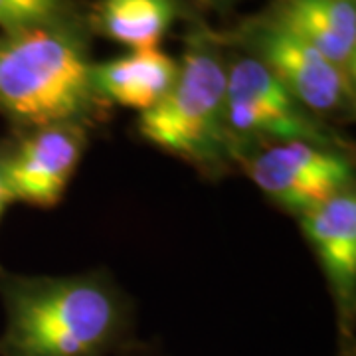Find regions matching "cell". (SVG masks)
<instances>
[{
  "label": "cell",
  "mask_w": 356,
  "mask_h": 356,
  "mask_svg": "<svg viewBox=\"0 0 356 356\" xmlns=\"http://www.w3.org/2000/svg\"><path fill=\"white\" fill-rule=\"evenodd\" d=\"M331 289L343 337H353L356 309V192L355 186L299 216Z\"/></svg>",
  "instance_id": "8"
},
{
  "label": "cell",
  "mask_w": 356,
  "mask_h": 356,
  "mask_svg": "<svg viewBox=\"0 0 356 356\" xmlns=\"http://www.w3.org/2000/svg\"><path fill=\"white\" fill-rule=\"evenodd\" d=\"M206 4H210V6H216V8H226L229 4H234V2H238V0H202Z\"/></svg>",
  "instance_id": "14"
},
{
  "label": "cell",
  "mask_w": 356,
  "mask_h": 356,
  "mask_svg": "<svg viewBox=\"0 0 356 356\" xmlns=\"http://www.w3.org/2000/svg\"><path fill=\"white\" fill-rule=\"evenodd\" d=\"M2 156H4V140H0V220H2V216H4L6 208L13 204L10 188H8V182H6V175H4V163H2Z\"/></svg>",
  "instance_id": "13"
},
{
  "label": "cell",
  "mask_w": 356,
  "mask_h": 356,
  "mask_svg": "<svg viewBox=\"0 0 356 356\" xmlns=\"http://www.w3.org/2000/svg\"><path fill=\"white\" fill-rule=\"evenodd\" d=\"M168 93L139 113L137 133L153 147L220 177L234 166L224 135L228 46L222 32L192 14Z\"/></svg>",
  "instance_id": "3"
},
{
  "label": "cell",
  "mask_w": 356,
  "mask_h": 356,
  "mask_svg": "<svg viewBox=\"0 0 356 356\" xmlns=\"http://www.w3.org/2000/svg\"><path fill=\"white\" fill-rule=\"evenodd\" d=\"M264 13L356 81V0H271Z\"/></svg>",
  "instance_id": "9"
},
{
  "label": "cell",
  "mask_w": 356,
  "mask_h": 356,
  "mask_svg": "<svg viewBox=\"0 0 356 356\" xmlns=\"http://www.w3.org/2000/svg\"><path fill=\"white\" fill-rule=\"evenodd\" d=\"M222 38L266 65L267 72L321 121L331 125V121H346L355 113L356 81L264 10L222 32Z\"/></svg>",
  "instance_id": "5"
},
{
  "label": "cell",
  "mask_w": 356,
  "mask_h": 356,
  "mask_svg": "<svg viewBox=\"0 0 356 356\" xmlns=\"http://www.w3.org/2000/svg\"><path fill=\"white\" fill-rule=\"evenodd\" d=\"M89 26V4L83 0H0V34L38 28ZM91 28V26H89Z\"/></svg>",
  "instance_id": "12"
},
{
  "label": "cell",
  "mask_w": 356,
  "mask_h": 356,
  "mask_svg": "<svg viewBox=\"0 0 356 356\" xmlns=\"http://www.w3.org/2000/svg\"><path fill=\"white\" fill-rule=\"evenodd\" d=\"M88 143L89 129L83 125L28 129L4 140L2 163L13 202L54 208L64 198Z\"/></svg>",
  "instance_id": "7"
},
{
  "label": "cell",
  "mask_w": 356,
  "mask_h": 356,
  "mask_svg": "<svg viewBox=\"0 0 356 356\" xmlns=\"http://www.w3.org/2000/svg\"><path fill=\"white\" fill-rule=\"evenodd\" d=\"M277 208L303 216L339 192L355 186L346 147L285 140L257 147L238 165Z\"/></svg>",
  "instance_id": "6"
},
{
  "label": "cell",
  "mask_w": 356,
  "mask_h": 356,
  "mask_svg": "<svg viewBox=\"0 0 356 356\" xmlns=\"http://www.w3.org/2000/svg\"><path fill=\"white\" fill-rule=\"evenodd\" d=\"M0 356H111L127 343V297L103 271L18 275L0 269Z\"/></svg>",
  "instance_id": "1"
},
{
  "label": "cell",
  "mask_w": 356,
  "mask_h": 356,
  "mask_svg": "<svg viewBox=\"0 0 356 356\" xmlns=\"http://www.w3.org/2000/svg\"><path fill=\"white\" fill-rule=\"evenodd\" d=\"M188 16L184 0H95L89 4L91 32L131 51L159 50L177 20Z\"/></svg>",
  "instance_id": "11"
},
{
  "label": "cell",
  "mask_w": 356,
  "mask_h": 356,
  "mask_svg": "<svg viewBox=\"0 0 356 356\" xmlns=\"http://www.w3.org/2000/svg\"><path fill=\"white\" fill-rule=\"evenodd\" d=\"M178 72V60L159 50H137L113 60L93 62L91 81L107 105L149 111L168 93Z\"/></svg>",
  "instance_id": "10"
},
{
  "label": "cell",
  "mask_w": 356,
  "mask_h": 356,
  "mask_svg": "<svg viewBox=\"0 0 356 356\" xmlns=\"http://www.w3.org/2000/svg\"><path fill=\"white\" fill-rule=\"evenodd\" d=\"M226 42V40H224ZM228 46L224 135L234 166L257 147L309 140L344 147L329 123L307 111L250 54Z\"/></svg>",
  "instance_id": "4"
},
{
  "label": "cell",
  "mask_w": 356,
  "mask_h": 356,
  "mask_svg": "<svg viewBox=\"0 0 356 356\" xmlns=\"http://www.w3.org/2000/svg\"><path fill=\"white\" fill-rule=\"evenodd\" d=\"M91 36L89 26L0 34V115L18 131L107 119L111 105L91 81Z\"/></svg>",
  "instance_id": "2"
}]
</instances>
